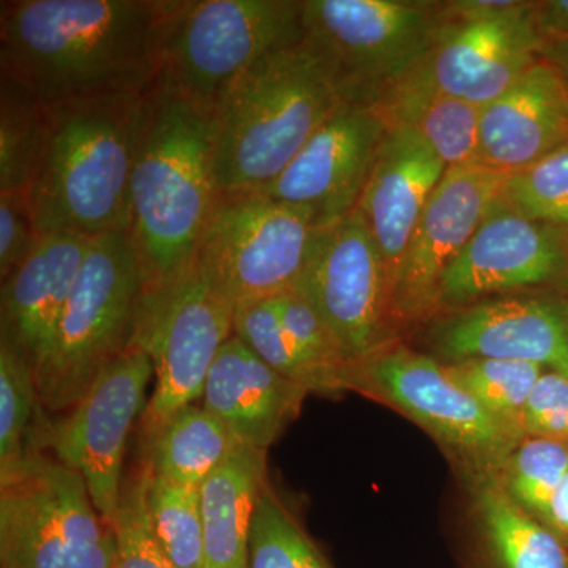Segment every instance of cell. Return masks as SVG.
<instances>
[{
  "label": "cell",
  "instance_id": "1",
  "mask_svg": "<svg viewBox=\"0 0 568 568\" xmlns=\"http://www.w3.org/2000/svg\"><path fill=\"white\" fill-rule=\"evenodd\" d=\"M179 0H3L0 80L43 106L145 95Z\"/></svg>",
  "mask_w": 568,
  "mask_h": 568
},
{
  "label": "cell",
  "instance_id": "2",
  "mask_svg": "<svg viewBox=\"0 0 568 568\" xmlns=\"http://www.w3.org/2000/svg\"><path fill=\"white\" fill-rule=\"evenodd\" d=\"M216 196L212 111L155 84L142 103L130 182V235L142 287L194 263Z\"/></svg>",
  "mask_w": 568,
  "mask_h": 568
},
{
  "label": "cell",
  "instance_id": "3",
  "mask_svg": "<svg viewBox=\"0 0 568 568\" xmlns=\"http://www.w3.org/2000/svg\"><path fill=\"white\" fill-rule=\"evenodd\" d=\"M345 104L304 39L254 63L212 110L219 193L267 189Z\"/></svg>",
  "mask_w": 568,
  "mask_h": 568
},
{
  "label": "cell",
  "instance_id": "4",
  "mask_svg": "<svg viewBox=\"0 0 568 568\" xmlns=\"http://www.w3.org/2000/svg\"><path fill=\"white\" fill-rule=\"evenodd\" d=\"M145 95L47 108L48 134L29 197L41 237L130 231V182Z\"/></svg>",
  "mask_w": 568,
  "mask_h": 568
},
{
  "label": "cell",
  "instance_id": "5",
  "mask_svg": "<svg viewBox=\"0 0 568 568\" xmlns=\"http://www.w3.org/2000/svg\"><path fill=\"white\" fill-rule=\"evenodd\" d=\"M339 386L420 426L463 481L499 477L525 437L478 405L448 376L443 362L396 342L343 366Z\"/></svg>",
  "mask_w": 568,
  "mask_h": 568
},
{
  "label": "cell",
  "instance_id": "6",
  "mask_svg": "<svg viewBox=\"0 0 568 568\" xmlns=\"http://www.w3.org/2000/svg\"><path fill=\"white\" fill-rule=\"evenodd\" d=\"M144 286L130 231L93 239L47 357L36 372L47 413H67L132 346Z\"/></svg>",
  "mask_w": 568,
  "mask_h": 568
},
{
  "label": "cell",
  "instance_id": "7",
  "mask_svg": "<svg viewBox=\"0 0 568 568\" xmlns=\"http://www.w3.org/2000/svg\"><path fill=\"white\" fill-rule=\"evenodd\" d=\"M443 2L302 0L304 41L346 104L375 106L433 50Z\"/></svg>",
  "mask_w": 568,
  "mask_h": 568
},
{
  "label": "cell",
  "instance_id": "8",
  "mask_svg": "<svg viewBox=\"0 0 568 568\" xmlns=\"http://www.w3.org/2000/svg\"><path fill=\"white\" fill-rule=\"evenodd\" d=\"M302 39V0H179L156 84L212 111L244 71Z\"/></svg>",
  "mask_w": 568,
  "mask_h": 568
},
{
  "label": "cell",
  "instance_id": "9",
  "mask_svg": "<svg viewBox=\"0 0 568 568\" xmlns=\"http://www.w3.org/2000/svg\"><path fill=\"white\" fill-rule=\"evenodd\" d=\"M118 538L80 473L33 452L0 477V568H115Z\"/></svg>",
  "mask_w": 568,
  "mask_h": 568
},
{
  "label": "cell",
  "instance_id": "10",
  "mask_svg": "<svg viewBox=\"0 0 568 568\" xmlns=\"http://www.w3.org/2000/svg\"><path fill=\"white\" fill-rule=\"evenodd\" d=\"M235 302L194 261L182 274L142 287L132 346L148 354L156 376L144 432L203 398L216 355L233 336Z\"/></svg>",
  "mask_w": 568,
  "mask_h": 568
},
{
  "label": "cell",
  "instance_id": "11",
  "mask_svg": "<svg viewBox=\"0 0 568 568\" xmlns=\"http://www.w3.org/2000/svg\"><path fill=\"white\" fill-rule=\"evenodd\" d=\"M317 226L312 213L260 192L219 193L196 261L239 302L295 290Z\"/></svg>",
  "mask_w": 568,
  "mask_h": 568
},
{
  "label": "cell",
  "instance_id": "12",
  "mask_svg": "<svg viewBox=\"0 0 568 568\" xmlns=\"http://www.w3.org/2000/svg\"><path fill=\"white\" fill-rule=\"evenodd\" d=\"M153 375L148 354L130 347L97 377L61 418L44 416L36 448L80 473L100 517L112 526L123 489L122 467L134 420ZM144 414V413H142Z\"/></svg>",
  "mask_w": 568,
  "mask_h": 568
},
{
  "label": "cell",
  "instance_id": "13",
  "mask_svg": "<svg viewBox=\"0 0 568 568\" xmlns=\"http://www.w3.org/2000/svg\"><path fill=\"white\" fill-rule=\"evenodd\" d=\"M295 291L323 316L346 364L395 342L386 265L357 209L338 222L317 227Z\"/></svg>",
  "mask_w": 568,
  "mask_h": 568
},
{
  "label": "cell",
  "instance_id": "14",
  "mask_svg": "<svg viewBox=\"0 0 568 568\" xmlns=\"http://www.w3.org/2000/svg\"><path fill=\"white\" fill-rule=\"evenodd\" d=\"M507 174L484 163L447 168L418 219L392 291V334L439 312V283L503 192Z\"/></svg>",
  "mask_w": 568,
  "mask_h": 568
},
{
  "label": "cell",
  "instance_id": "15",
  "mask_svg": "<svg viewBox=\"0 0 568 568\" xmlns=\"http://www.w3.org/2000/svg\"><path fill=\"white\" fill-rule=\"evenodd\" d=\"M562 283H568V234L496 201L443 275L437 302L439 312H452L493 295Z\"/></svg>",
  "mask_w": 568,
  "mask_h": 568
},
{
  "label": "cell",
  "instance_id": "16",
  "mask_svg": "<svg viewBox=\"0 0 568 568\" xmlns=\"http://www.w3.org/2000/svg\"><path fill=\"white\" fill-rule=\"evenodd\" d=\"M433 357L529 362L568 377V301L506 294L452 310L429 332Z\"/></svg>",
  "mask_w": 568,
  "mask_h": 568
},
{
  "label": "cell",
  "instance_id": "17",
  "mask_svg": "<svg viewBox=\"0 0 568 568\" xmlns=\"http://www.w3.org/2000/svg\"><path fill=\"white\" fill-rule=\"evenodd\" d=\"M386 132L377 108L345 104L260 193L312 213L317 227L338 222L357 207Z\"/></svg>",
  "mask_w": 568,
  "mask_h": 568
},
{
  "label": "cell",
  "instance_id": "18",
  "mask_svg": "<svg viewBox=\"0 0 568 568\" xmlns=\"http://www.w3.org/2000/svg\"><path fill=\"white\" fill-rule=\"evenodd\" d=\"M537 2L493 17L450 18L426 58L429 73L444 92L487 106L540 61Z\"/></svg>",
  "mask_w": 568,
  "mask_h": 568
},
{
  "label": "cell",
  "instance_id": "19",
  "mask_svg": "<svg viewBox=\"0 0 568 568\" xmlns=\"http://www.w3.org/2000/svg\"><path fill=\"white\" fill-rule=\"evenodd\" d=\"M446 171L447 164L420 134L407 126L387 125L355 209L383 254L388 310L407 244Z\"/></svg>",
  "mask_w": 568,
  "mask_h": 568
},
{
  "label": "cell",
  "instance_id": "20",
  "mask_svg": "<svg viewBox=\"0 0 568 568\" xmlns=\"http://www.w3.org/2000/svg\"><path fill=\"white\" fill-rule=\"evenodd\" d=\"M567 142L568 84L544 59L481 108L477 162L499 173H517Z\"/></svg>",
  "mask_w": 568,
  "mask_h": 568
},
{
  "label": "cell",
  "instance_id": "21",
  "mask_svg": "<svg viewBox=\"0 0 568 568\" xmlns=\"http://www.w3.org/2000/svg\"><path fill=\"white\" fill-rule=\"evenodd\" d=\"M308 395L233 335L205 379L203 406L226 426L235 443L268 450L298 417Z\"/></svg>",
  "mask_w": 568,
  "mask_h": 568
},
{
  "label": "cell",
  "instance_id": "22",
  "mask_svg": "<svg viewBox=\"0 0 568 568\" xmlns=\"http://www.w3.org/2000/svg\"><path fill=\"white\" fill-rule=\"evenodd\" d=\"M93 239L80 233L43 235L31 256L0 287V332L10 335L39 368L50 349Z\"/></svg>",
  "mask_w": 568,
  "mask_h": 568
},
{
  "label": "cell",
  "instance_id": "23",
  "mask_svg": "<svg viewBox=\"0 0 568 568\" xmlns=\"http://www.w3.org/2000/svg\"><path fill=\"white\" fill-rule=\"evenodd\" d=\"M463 484L467 568H568V538L523 510L497 478Z\"/></svg>",
  "mask_w": 568,
  "mask_h": 568
},
{
  "label": "cell",
  "instance_id": "24",
  "mask_svg": "<svg viewBox=\"0 0 568 568\" xmlns=\"http://www.w3.org/2000/svg\"><path fill=\"white\" fill-rule=\"evenodd\" d=\"M267 480V450L237 443L204 481V568H248L254 507Z\"/></svg>",
  "mask_w": 568,
  "mask_h": 568
},
{
  "label": "cell",
  "instance_id": "25",
  "mask_svg": "<svg viewBox=\"0 0 568 568\" xmlns=\"http://www.w3.org/2000/svg\"><path fill=\"white\" fill-rule=\"evenodd\" d=\"M375 108L388 126L420 134L447 168L477 162L481 108L444 92L426 61L396 82Z\"/></svg>",
  "mask_w": 568,
  "mask_h": 568
},
{
  "label": "cell",
  "instance_id": "26",
  "mask_svg": "<svg viewBox=\"0 0 568 568\" xmlns=\"http://www.w3.org/2000/svg\"><path fill=\"white\" fill-rule=\"evenodd\" d=\"M145 435L151 473L194 489L203 487L237 444L219 418L196 405L181 407Z\"/></svg>",
  "mask_w": 568,
  "mask_h": 568
},
{
  "label": "cell",
  "instance_id": "27",
  "mask_svg": "<svg viewBox=\"0 0 568 568\" xmlns=\"http://www.w3.org/2000/svg\"><path fill=\"white\" fill-rule=\"evenodd\" d=\"M44 410L31 358L0 332V477L39 452L36 437Z\"/></svg>",
  "mask_w": 568,
  "mask_h": 568
},
{
  "label": "cell",
  "instance_id": "28",
  "mask_svg": "<svg viewBox=\"0 0 568 568\" xmlns=\"http://www.w3.org/2000/svg\"><path fill=\"white\" fill-rule=\"evenodd\" d=\"M47 134V108L13 82L0 80V193H29Z\"/></svg>",
  "mask_w": 568,
  "mask_h": 568
},
{
  "label": "cell",
  "instance_id": "29",
  "mask_svg": "<svg viewBox=\"0 0 568 568\" xmlns=\"http://www.w3.org/2000/svg\"><path fill=\"white\" fill-rule=\"evenodd\" d=\"M444 366L487 413L525 436L523 414L538 379L547 372L544 366L500 358H466Z\"/></svg>",
  "mask_w": 568,
  "mask_h": 568
},
{
  "label": "cell",
  "instance_id": "30",
  "mask_svg": "<svg viewBox=\"0 0 568 568\" xmlns=\"http://www.w3.org/2000/svg\"><path fill=\"white\" fill-rule=\"evenodd\" d=\"M248 568H332L271 480L254 507Z\"/></svg>",
  "mask_w": 568,
  "mask_h": 568
},
{
  "label": "cell",
  "instance_id": "31",
  "mask_svg": "<svg viewBox=\"0 0 568 568\" xmlns=\"http://www.w3.org/2000/svg\"><path fill=\"white\" fill-rule=\"evenodd\" d=\"M145 506L153 536L173 566L204 568L201 489L171 484L149 469Z\"/></svg>",
  "mask_w": 568,
  "mask_h": 568
},
{
  "label": "cell",
  "instance_id": "32",
  "mask_svg": "<svg viewBox=\"0 0 568 568\" xmlns=\"http://www.w3.org/2000/svg\"><path fill=\"white\" fill-rule=\"evenodd\" d=\"M568 473V440L525 436L500 470V487L523 510L545 523L549 500Z\"/></svg>",
  "mask_w": 568,
  "mask_h": 568
},
{
  "label": "cell",
  "instance_id": "33",
  "mask_svg": "<svg viewBox=\"0 0 568 568\" xmlns=\"http://www.w3.org/2000/svg\"><path fill=\"white\" fill-rule=\"evenodd\" d=\"M497 203L568 234V142L507 175Z\"/></svg>",
  "mask_w": 568,
  "mask_h": 568
},
{
  "label": "cell",
  "instance_id": "34",
  "mask_svg": "<svg viewBox=\"0 0 568 568\" xmlns=\"http://www.w3.org/2000/svg\"><path fill=\"white\" fill-rule=\"evenodd\" d=\"M233 335L276 373L317 394L315 376L287 338L272 297L235 304Z\"/></svg>",
  "mask_w": 568,
  "mask_h": 568
},
{
  "label": "cell",
  "instance_id": "35",
  "mask_svg": "<svg viewBox=\"0 0 568 568\" xmlns=\"http://www.w3.org/2000/svg\"><path fill=\"white\" fill-rule=\"evenodd\" d=\"M148 478L149 467L144 463L123 481L121 506L112 523L118 538L115 568H175L152 532L145 506Z\"/></svg>",
  "mask_w": 568,
  "mask_h": 568
},
{
  "label": "cell",
  "instance_id": "36",
  "mask_svg": "<svg viewBox=\"0 0 568 568\" xmlns=\"http://www.w3.org/2000/svg\"><path fill=\"white\" fill-rule=\"evenodd\" d=\"M40 239L29 193H0V280L2 282L31 256Z\"/></svg>",
  "mask_w": 568,
  "mask_h": 568
},
{
  "label": "cell",
  "instance_id": "37",
  "mask_svg": "<svg viewBox=\"0 0 568 568\" xmlns=\"http://www.w3.org/2000/svg\"><path fill=\"white\" fill-rule=\"evenodd\" d=\"M523 435L568 440V377L545 372L521 420Z\"/></svg>",
  "mask_w": 568,
  "mask_h": 568
},
{
  "label": "cell",
  "instance_id": "38",
  "mask_svg": "<svg viewBox=\"0 0 568 568\" xmlns=\"http://www.w3.org/2000/svg\"><path fill=\"white\" fill-rule=\"evenodd\" d=\"M536 21L541 36H567L568 0L537 2Z\"/></svg>",
  "mask_w": 568,
  "mask_h": 568
},
{
  "label": "cell",
  "instance_id": "39",
  "mask_svg": "<svg viewBox=\"0 0 568 568\" xmlns=\"http://www.w3.org/2000/svg\"><path fill=\"white\" fill-rule=\"evenodd\" d=\"M545 525L568 538V473L552 493Z\"/></svg>",
  "mask_w": 568,
  "mask_h": 568
},
{
  "label": "cell",
  "instance_id": "40",
  "mask_svg": "<svg viewBox=\"0 0 568 568\" xmlns=\"http://www.w3.org/2000/svg\"><path fill=\"white\" fill-rule=\"evenodd\" d=\"M540 59L551 63L568 84V33L567 36H544Z\"/></svg>",
  "mask_w": 568,
  "mask_h": 568
}]
</instances>
